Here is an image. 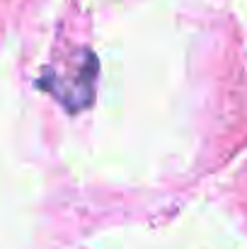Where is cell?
Listing matches in <instances>:
<instances>
[{"label":"cell","instance_id":"1","mask_svg":"<svg viewBox=\"0 0 247 249\" xmlns=\"http://www.w3.org/2000/svg\"><path fill=\"white\" fill-rule=\"evenodd\" d=\"M97 71H99L97 56L85 49L73 58V63L44 68L37 85L46 94H51L63 109H68L71 114H78L82 109H87L95 99Z\"/></svg>","mask_w":247,"mask_h":249}]
</instances>
